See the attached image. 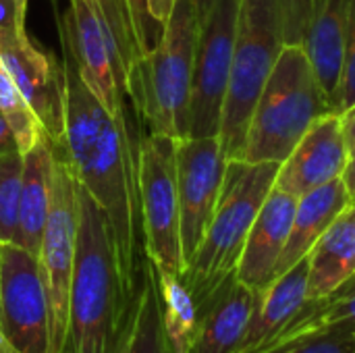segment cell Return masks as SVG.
Instances as JSON below:
<instances>
[{"instance_id": "6da1fadb", "label": "cell", "mask_w": 355, "mask_h": 353, "mask_svg": "<svg viewBox=\"0 0 355 353\" xmlns=\"http://www.w3.org/2000/svg\"><path fill=\"white\" fill-rule=\"evenodd\" d=\"M64 52V133L62 148L83 189L108 216L121 277L129 295L135 291L137 256V146L131 141L127 114L112 117L79 75L71 52Z\"/></svg>"}, {"instance_id": "7a4b0ae2", "label": "cell", "mask_w": 355, "mask_h": 353, "mask_svg": "<svg viewBox=\"0 0 355 353\" xmlns=\"http://www.w3.org/2000/svg\"><path fill=\"white\" fill-rule=\"evenodd\" d=\"M79 227L71 281L69 341L75 353H104L110 335L127 318V293L108 216L77 181Z\"/></svg>"}, {"instance_id": "3957f363", "label": "cell", "mask_w": 355, "mask_h": 353, "mask_svg": "<svg viewBox=\"0 0 355 353\" xmlns=\"http://www.w3.org/2000/svg\"><path fill=\"white\" fill-rule=\"evenodd\" d=\"M279 166V162H248L241 158L227 162L216 210L183 273V283L193 295L196 306L204 304L237 273L250 229L275 189Z\"/></svg>"}, {"instance_id": "277c9868", "label": "cell", "mask_w": 355, "mask_h": 353, "mask_svg": "<svg viewBox=\"0 0 355 353\" xmlns=\"http://www.w3.org/2000/svg\"><path fill=\"white\" fill-rule=\"evenodd\" d=\"M196 0H177L156 46L135 71L129 94L148 133L181 139L189 135L193 60L200 35Z\"/></svg>"}, {"instance_id": "5b68a950", "label": "cell", "mask_w": 355, "mask_h": 353, "mask_svg": "<svg viewBox=\"0 0 355 353\" xmlns=\"http://www.w3.org/2000/svg\"><path fill=\"white\" fill-rule=\"evenodd\" d=\"M333 112L302 44H285L250 119L241 160L283 162L312 123Z\"/></svg>"}, {"instance_id": "8992f818", "label": "cell", "mask_w": 355, "mask_h": 353, "mask_svg": "<svg viewBox=\"0 0 355 353\" xmlns=\"http://www.w3.org/2000/svg\"><path fill=\"white\" fill-rule=\"evenodd\" d=\"M285 44L281 0H241L229 92L218 133L229 160L243 154L252 112Z\"/></svg>"}, {"instance_id": "52a82bcc", "label": "cell", "mask_w": 355, "mask_h": 353, "mask_svg": "<svg viewBox=\"0 0 355 353\" xmlns=\"http://www.w3.org/2000/svg\"><path fill=\"white\" fill-rule=\"evenodd\" d=\"M137 200L144 254L158 270L183 277L177 139L148 133L137 146Z\"/></svg>"}, {"instance_id": "ba28073f", "label": "cell", "mask_w": 355, "mask_h": 353, "mask_svg": "<svg viewBox=\"0 0 355 353\" xmlns=\"http://www.w3.org/2000/svg\"><path fill=\"white\" fill-rule=\"evenodd\" d=\"M52 202L40 243V273L50 302V353H62L69 341L71 281L77 250L79 200L77 177L62 144L52 141Z\"/></svg>"}, {"instance_id": "9c48e42d", "label": "cell", "mask_w": 355, "mask_h": 353, "mask_svg": "<svg viewBox=\"0 0 355 353\" xmlns=\"http://www.w3.org/2000/svg\"><path fill=\"white\" fill-rule=\"evenodd\" d=\"M241 0H214L202 17L193 60L189 137H218Z\"/></svg>"}, {"instance_id": "30bf717a", "label": "cell", "mask_w": 355, "mask_h": 353, "mask_svg": "<svg viewBox=\"0 0 355 353\" xmlns=\"http://www.w3.org/2000/svg\"><path fill=\"white\" fill-rule=\"evenodd\" d=\"M0 327L19 353H50V302L40 262L15 241L0 248Z\"/></svg>"}, {"instance_id": "8fae6325", "label": "cell", "mask_w": 355, "mask_h": 353, "mask_svg": "<svg viewBox=\"0 0 355 353\" xmlns=\"http://www.w3.org/2000/svg\"><path fill=\"white\" fill-rule=\"evenodd\" d=\"M227 162L229 158L218 137L187 135L177 139V185L181 210V250L185 268L200 248L216 210Z\"/></svg>"}, {"instance_id": "7c38bea8", "label": "cell", "mask_w": 355, "mask_h": 353, "mask_svg": "<svg viewBox=\"0 0 355 353\" xmlns=\"http://www.w3.org/2000/svg\"><path fill=\"white\" fill-rule=\"evenodd\" d=\"M0 58L42 121L48 137L60 144L67 104L64 67L52 54L40 50L27 37V31H19L17 27H0Z\"/></svg>"}, {"instance_id": "4fadbf2b", "label": "cell", "mask_w": 355, "mask_h": 353, "mask_svg": "<svg viewBox=\"0 0 355 353\" xmlns=\"http://www.w3.org/2000/svg\"><path fill=\"white\" fill-rule=\"evenodd\" d=\"M60 42L71 52L81 79L112 117L127 114L119 92L106 35L92 0H71L69 12L58 19Z\"/></svg>"}, {"instance_id": "5bb4252c", "label": "cell", "mask_w": 355, "mask_h": 353, "mask_svg": "<svg viewBox=\"0 0 355 353\" xmlns=\"http://www.w3.org/2000/svg\"><path fill=\"white\" fill-rule=\"evenodd\" d=\"M349 150L341 125V114L318 117L293 152L281 162L275 187L302 198L335 179L343 177Z\"/></svg>"}, {"instance_id": "9a60e30c", "label": "cell", "mask_w": 355, "mask_h": 353, "mask_svg": "<svg viewBox=\"0 0 355 353\" xmlns=\"http://www.w3.org/2000/svg\"><path fill=\"white\" fill-rule=\"evenodd\" d=\"M295 206V196L275 187L268 193L250 229L237 266V279L245 283L250 289H254L258 295H262L275 281L277 264L283 256V250L291 233Z\"/></svg>"}, {"instance_id": "2e32d148", "label": "cell", "mask_w": 355, "mask_h": 353, "mask_svg": "<svg viewBox=\"0 0 355 353\" xmlns=\"http://www.w3.org/2000/svg\"><path fill=\"white\" fill-rule=\"evenodd\" d=\"M260 295L229 277L204 304L198 306V322L189 353H235L243 341Z\"/></svg>"}, {"instance_id": "e0dca14e", "label": "cell", "mask_w": 355, "mask_h": 353, "mask_svg": "<svg viewBox=\"0 0 355 353\" xmlns=\"http://www.w3.org/2000/svg\"><path fill=\"white\" fill-rule=\"evenodd\" d=\"M308 277L310 260L306 256L272 281V285L260 295L248 333L235 353H258L304 310L308 304Z\"/></svg>"}, {"instance_id": "ac0fdd59", "label": "cell", "mask_w": 355, "mask_h": 353, "mask_svg": "<svg viewBox=\"0 0 355 353\" xmlns=\"http://www.w3.org/2000/svg\"><path fill=\"white\" fill-rule=\"evenodd\" d=\"M354 204L343 179H335L302 198H297L295 214L291 233L287 239V246L283 250V256L277 264L275 279L285 275L291 266H295L300 260H304L316 241L327 233V229L335 223V218Z\"/></svg>"}, {"instance_id": "d6986e66", "label": "cell", "mask_w": 355, "mask_h": 353, "mask_svg": "<svg viewBox=\"0 0 355 353\" xmlns=\"http://www.w3.org/2000/svg\"><path fill=\"white\" fill-rule=\"evenodd\" d=\"M310 260L308 300H327L355 279V204H349L316 241Z\"/></svg>"}, {"instance_id": "ffe728a7", "label": "cell", "mask_w": 355, "mask_h": 353, "mask_svg": "<svg viewBox=\"0 0 355 353\" xmlns=\"http://www.w3.org/2000/svg\"><path fill=\"white\" fill-rule=\"evenodd\" d=\"M52 166L54 152L52 139L44 135L29 152L23 154V175H21V196H19V235L17 243L40 254L42 233L52 202Z\"/></svg>"}, {"instance_id": "44dd1931", "label": "cell", "mask_w": 355, "mask_h": 353, "mask_svg": "<svg viewBox=\"0 0 355 353\" xmlns=\"http://www.w3.org/2000/svg\"><path fill=\"white\" fill-rule=\"evenodd\" d=\"M347 6L349 0H316L302 44L331 102L343 73Z\"/></svg>"}, {"instance_id": "7402d4cb", "label": "cell", "mask_w": 355, "mask_h": 353, "mask_svg": "<svg viewBox=\"0 0 355 353\" xmlns=\"http://www.w3.org/2000/svg\"><path fill=\"white\" fill-rule=\"evenodd\" d=\"M131 312L133 322L129 353H173L162 320V300L156 279V266L146 254L139 264Z\"/></svg>"}, {"instance_id": "603a6c76", "label": "cell", "mask_w": 355, "mask_h": 353, "mask_svg": "<svg viewBox=\"0 0 355 353\" xmlns=\"http://www.w3.org/2000/svg\"><path fill=\"white\" fill-rule=\"evenodd\" d=\"M156 279H158V289H160V300H162L164 331H166L171 350L173 353H189L191 337H193L196 322H198L196 300L179 275L156 268Z\"/></svg>"}, {"instance_id": "cb8c5ba5", "label": "cell", "mask_w": 355, "mask_h": 353, "mask_svg": "<svg viewBox=\"0 0 355 353\" xmlns=\"http://www.w3.org/2000/svg\"><path fill=\"white\" fill-rule=\"evenodd\" d=\"M0 114L8 123L12 137L17 141V150L21 154L29 152L44 135H48L42 121L27 104L25 96L21 94L10 73L6 71L2 58H0Z\"/></svg>"}, {"instance_id": "d4e9b609", "label": "cell", "mask_w": 355, "mask_h": 353, "mask_svg": "<svg viewBox=\"0 0 355 353\" xmlns=\"http://www.w3.org/2000/svg\"><path fill=\"white\" fill-rule=\"evenodd\" d=\"M23 154L0 156V241H15L19 235V196H21Z\"/></svg>"}, {"instance_id": "484cf974", "label": "cell", "mask_w": 355, "mask_h": 353, "mask_svg": "<svg viewBox=\"0 0 355 353\" xmlns=\"http://www.w3.org/2000/svg\"><path fill=\"white\" fill-rule=\"evenodd\" d=\"M355 106V0L347 6V25H345V60L339 87L331 102L335 114H343Z\"/></svg>"}, {"instance_id": "4316f807", "label": "cell", "mask_w": 355, "mask_h": 353, "mask_svg": "<svg viewBox=\"0 0 355 353\" xmlns=\"http://www.w3.org/2000/svg\"><path fill=\"white\" fill-rule=\"evenodd\" d=\"M285 353H355V333H331Z\"/></svg>"}, {"instance_id": "83f0119b", "label": "cell", "mask_w": 355, "mask_h": 353, "mask_svg": "<svg viewBox=\"0 0 355 353\" xmlns=\"http://www.w3.org/2000/svg\"><path fill=\"white\" fill-rule=\"evenodd\" d=\"M133 304V300H131ZM131 322H133V312L129 308V314L127 318L116 327V331L110 335L108 339V345H106V352L104 353H129V339H131Z\"/></svg>"}, {"instance_id": "f1b7e54d", "label": "cell", "mask_w": 355, "mask_h": 353, "mask_svg": "<svg viewBox=\"0 0 355 353\" xmlns=\"http://www.w3.org/2000/svg\"><path fill=\"white\" fill-rule=\"evenodd\" d=\"M129 6H131V12H133V19H135V23H137V27H139V33H141V37H144V42L148 44V48L152 50V46H150V23H156L152 17H150V12H148V6H146V0H129ZM158 25V23H156Z\"/></svg>"}, {"instance_id": "f546056e", "label": "cell", "mask_w": 355, "mask_h": 353, "mask_svg": "<svg viewBox=\"0 0 355 353\" xmlns=\"http://www.w3.org/2000/svg\"><path fill=\"white\" fill-rule=\"evenodd\" d=\"M175 4H177V0H146V6H148L150 17H152L160 27H164V23L168 21V17H171Z\"/></svg>"}, {"instance_id": "4dcf8cb0", "label": "cell", "mask_w": 355, "mask_h": 353, "mask_svg": "<svg viewBox=\"0 0 355 353\" xmlns=\"http://www.w3.org/2000/svg\"><path fill=\"white\" fill-rule=\"evenodd\" d=\"M341 125H343L347 150H349V156H352V154H355V106H352L349 110H345L341 114Z\"/></svg>"}, {"instance_id": "1f68e13d", "label": "cell", "mask_w": 355, "mask_h": 353, "mask_svg": "<svg viewBox=\"0 0 355 353\" xmlns=\"http://www.w3.org/2000/svg\"><path fill=\"white\" fill-rule=\"evenodd\" d=\"M10 152H17V141L12 137V131L8 127V123L0 114V156L10 154Z\"/></svg>"}, {"instance_id": "d6a6232c", "label": "cell", "mask_w": 355, "mask_h": 353, "mask_svg": "<svg viewBox=\"0 0 355 353\" xmlns=\"http://www.w3.org/2000/svg\"><path fill=\"white\" fill-rule=\"evenodd\" d=\"M341 179H343V183H345V187H347V191H349V196H352V200H354L355 204V154L349 156L347 166H345Z\"/></svg>"}, {"instance_id": "836d02e7", "label": "cell", "mask_w": 355, "mask_h": 353, "mask_svg": "<svg viewBox=\"0 0 355 353\" xmlns=\"http://www.w3.org/2000/svg\"><path fill=\"white\" fill-rule=\"evenodd\" d=\"M27 4H29V0H12V6H15V21H17V29H19V31H25Z\"/></svg>"}, {"instance_id": "e575fe53", "label": "cell", "mask_w": 355, "mask_h": 353, "mask_svg": "<svg viewBox=\"0 0 355 353\" xmlns=\"http://www.w3.org/2000/svg\"><path fill=\"white\" fill-rule=\"evenodd\" d=\"M0 353H19L12 347V343L8 341V337L4 335L2 327H0Z\"/></svg>"}, {"instance_id": "d590c367", "label": "cell", "mask_w": 355, "mask_h": 353, "mask_svg": "<svg viewBox=\"0 0 355 353\" xmlns=\"http://www.w3.org/2000/svg\"><path fill=\"white\" fill-rule=\"evenodd\" d=\"M196 4H198V10H200V21H202V17L210 10V6L214 4V0H196Z\"/></svg>"}, {"instance_id": "8d00e7d4", "label": "cell", "mask_w": 355, "mask_h": 353, "mask_svg": "<svg viewBox=\"0 0 355 353\" xmlns=\"http://www.w3.org/2000/svg\"><path fill=\"white\" fill-rule=\"evenodd\" d=\"M349 291H355V279L354 281H349L343 289H339V293H349Z\"/></svg>"}, {"instance_id": "74e56055", "label": "cell", "mask_w": 355, "mask_h": 353, "mask_svg": "<svg viewBox=\"0 0 355 353\" xmlns=\"http://www.w3.org/2000/svg\"><path fill=\"white\" fill-rule=\"evenodd\" d=\"M62 353H75V352H73V350H71V347L67 345V347H64V352H62Z\"/></svg>"}, {"instance_id": "f35d334b", "label": "cell", "mask_w": 355, "mask_h": 353, "mask_svg": "<svg viewBox=\"0 0 355 353\" xmlns=\"http://www.w3.org/2000/svg\"><path fill=\"white\" fill-rule=\"evenodd\" d=\"M0 248H2V241H0Z\"/></svg>"}, {"instance_id": "ab89813d", "label": "cell", "mask_w": 355, "mask_h": 353, "mask_svg": "<svg viewBox=\"0 0 355 353\" xmlns=\"http://www.w3.org/2000/svg\"><path fill=\"white\" fill-rule=\"evenodd\" d=\"M314 2H316V0H314Z\"/></svg>"}]
</instances>
